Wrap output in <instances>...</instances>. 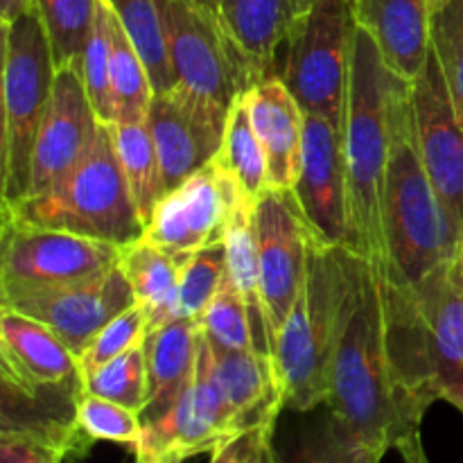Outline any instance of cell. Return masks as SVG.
<instances>
[{
  "mask_svg": "<svg viewBox=\"0 0 463 463\" xmlns=\"http://www.w3.org/2000/svg\"><path fill=\"white\" fill-rule=\"evenodd\" d=\"M330 416L360 443L402 463H430L423 446L425 407L410 396L387 346L378 260H362L330 366Z\"/></svg>",
  "mask_w": 463,
  "mask_h": 463,
  "instance_id": "6da1fadb",
  "label": "cell"
},
{
  "mask_svg": "<svg viewBox=\"0 0 463 463\" xmlns=\"http://www.w3.org/2000/svg\"><path fill=\"white\" fill-rule=\"evenodd\" d=\"M461 231L420 158L410 81L396 77L389 99V158L383 184L384 262L407 285L419 283L452 260Z\"/></svg>",
  "mask_w": 463,
  "mask_h": 463,
  "instance_id": "7a4b0ae2",
  "label": "cell"
},
{
  "mask_svg": "<svg viewBox=\"0 0 463 463\" xmlns=\"http://www.w3.org/2000/svg\"><path fill=\"white\" fill-rule=\"evenodd\" d=\"M362 260L312 233L306 280L274 346L289 410L312 411L328 401L330 366Z\"/></svg>",
  "mask_w": 463,
  "mask_h": 463,
  "instance_id": "3957f363",
  "label": "cell"
},
{
  "mask_svg": "<svg viewBox=\"0 0 463 463\" xmlns=\"http://www.w3.org/2000/svg\"><path fill=\"white\" fill-rule=\"evenodd\" d=\"M396 75L378 45L357 25L344 107L342 140L348 179V249L366 260H384L383 184L389 158V99Z\"/></svg>",
  "mask_w": 463,
  "mask_h": 463,
  "instance_id": "277c9868",
  "label": "cell"
},
{
  "mask_svg": "<svg viewBox=\"0 0 463 463\" xmlns=\"http://www.w3.org/2000/svg\"><path fill=\"white\" fill-rule=\"evenodd\" d=\"M0 213L27 224L68 231L120 247L136 242L145 233L109 125H102L89 154L57 185Z\"/></svg>",
  "mask_w": 463,
  "mask_h": 463,
  "instance_id": "5b68a950",
  "label": "cell"
},
{
  "mask_svg": "<svg viewBox=\"0 0 463 463\" xmlns=\"http://www.w3.org/2000/svg\"><path fill=\"white\" fill-rule=\"evenodd\" d=\"M57 63L52 43L41 18L30 7L14 21L3 23V206H16L27 197L36 136L52 98Z\"/></svg>",
  "mask_w": 463,
  "mask_h": 463,
  "instance_id": "8992f818",
  "label": "cell"
},
{
  "mask_svg": "<svg viewBox=\"0 0 463 463\" xmlns=\"http://www.w3.org/2000/svg\"><path fill=\"white\" fill-rule=\"evenodd\" d=\"M355 32V0H315L294 21L280 77L306 113L344 120Z\"/></svg>",
  "mask_w": 463,
  "mask_h": 463,
  "instance_id": "52a82bcc",
  "label": "cell"
},
{
  "mask_svg": "<svg viewBox=\"0 0 463 463\" xmlns=\"http://www.w3.org/2000/svg\"><path fill=\"white\" fill-rule=\"evenodd\" d=\"M120 258V244L3 217L0 301L93 279Z\"/></svg>",
  "mask_w": 463,
  "mask_h": 463,
  "instance_id": "ba28073f",
  "label": "cell"
},
{
  "mask_svg": "<svg viewBox=\"0 0 463 463\" xmlns=\"http://www.w3.org/2000/svg\"><path fill=\"white\" fill-rule=\"evenodd\" d=\"M176 80L199 99L229 113L260 81L215 12L197 0H161Z\"/></svg>",
  "mask_w": 463,
  "mask_h": 463,
  "instance_id": "9c48e42d",
  "label": "cell"
},
{
  "mask_svg": "<svg viewBox=\"0 0 463 463\" xmlns=\"http://www.w3.org/2000/svg\"><path fill=\"white\" fill-rule=\"evenodd\" d=\"M242 197L240 185L215 158L156 203L143 238L185 262L224 240L231 213Z\"/></svg>",
  "mask_w": 463,
  "mask_h": 463,
  "instance_id": "30bf717a",
  "label": "cell"
},
{
  "mask_svg": "<svg viewBox=\"0 0 463 463\" xmlns=\"http://www.w3.org/2000/svg\"><path fill=\"white\" fill-rule=\"evenodd\" d=\"M260 283L271 333L279 337L303 288L312 231L294 190H267L256 203Z\"/></svg>",
  "mask_w": 463,
  "mask_h": 463,
  "instance_id": "8fae6325",
  "label": "cell"
},
{
  "mask_svg": "<svg viewBox=\"0 0 463 463\" xmlns=\"http://www.w3.org/2000/svg\"><path fill=\"white\" fill-rule=\"evenodd\" d=\"M410 312L416 348L439 401L463 410V288L448 262L410 285Z\"/></svg>",
  "mask_w": 463,
  "mask_h": 463,
  "instance_id": "7c38bea8",
  "label": "cell"
},
{
  "mask_svg": "<svg viewBox=\"0 0 463 463\" xmlns=\"http://www.w3.org/2000/svg\"><path fill=\"white\" fill-rule=\"evenodd\" d=\"M416 145L439 197L463 229V118L448 89L437 52L410 84Z\"/></svg>",
  "mask_w": 463,
  "mask_h": 463,
  "instance_id": "4fadbf2b",
  "label": "cell"
},
{
  "mask_svg": "<svg viewBox=\"0 0 463 463\" xmlns=\"http://www.w3.org/2000/svg\"><path fill=\"white\" fill-rule=\"evenodd\" d=\"M136 303L134 289L120 265L93 279L45 292L0 301V307L23 312L59 335L77 355L86 351L95 335L120 312Z\"/></svg>",
  "mask_w": 463,
  "mask_h": 463,
  "instance_id": "5bb4252c",
  "label": "cell"
},
{
  "mask_svg": "<svg viewBox=\"0 0 463 463\" xmlns=\"http://www.w3.org/2000/svg\"><path fill=\"white\" fill-rule=\"evenodd\" d=\"M229 113L217 111L184 86L154 93L147 127L161 161L165 194L215 161Z\"/></svg>",
  "mask_w": 463,
  "mask_h": 463,
  "instance_id": "9a60e30c",
  "label": "cell"
},
{
  "mask_svg": "<svg viewBox=\"0 0 463 463\" xmlns=\"http://www.w3.org/2000/svg\"><path fill=\"white\" fill-rule=\"evenodd\" d=\"M307 226L319 240L348 247V179L342 122L306 113L301 176L294 185Z\"/></svg>",
  "mask_w": 463,
  "mask_h": 463,
  "instance_id": "2e32d148",
  "label": "cell"
},
{
  "mask_svg": "<svg viewBox=\"0 0 463 463\" xmlns=\"http://www.w3.org/2000/svg\"><path fill=\"white\" fill-rule=\"evenodd\" d=\"M238 434L242 432L229 401L199 353L197 375L190 387L165 414L143 423V439L134 455L136 461H145L165 452H181L190 459L213 452Z\"/></svg>",
  "mask_w": 463,
  "mask_h": 463,
  "instance_id": "e0dca14e",
  "label": "cell"
},
{
  "mask_svg": "<svg viewBox=\"0 0 463 463\" xmlns=\"http://www.w3.org/2000/svg\"><path fill=\"white\" fill-rule=\"evenodd\" d=\"M102 125L86 93L80 68H57L52 98L36 136L27 197L57 185L89 154Z\"/></svg>",
  "mask_w": 463,
  "mask_h": 463,
  "instance_id": "ac0fdd59",
  "label": "cell"
},
{
  "mask_svg": "<svg viewBox=\"0 0 463 463\" xmlns=\"http://www.w3.org/2000/svg\"><path fill=\"white\" fill-rule=\"evenodd\" d=\"M3 407L0 434H21L57 446L66 457H84L93 446L77 425V405L84 396L80 384H21L0 378Z\"/></svg>",
  "mask_w": 463,
  "mask_h": 463,
  "instance_id": "d6986e66",
  "label": "cell"
},
{
  "mask_svg": "<svg viewBox=\"0 0 463 463\" xmlns=\"http://www.w3.org/2000/svg\"><path fill=\"white\" fill-rule=\"evenodd\" d=\"M199 353L220 383L240 432L274 428L280 410H285V392L276 357L258 348L231 351L215 346L203 333Z\"/></svg>",
  "mask_w": 463,
  "mask_h": 463,
  "instance_id": "ffe728a7",
  "label": "cell"
},
{
  "mask_svg": "<svg viewBox=\"0 0 463 463\" xmlns=\"http://www.w3.org/2000/svg\"><path fill=\"white\" fill-rule=\"evenodd\" d=\"M0 378L21 384L84 383L80 355L54 330L7 307H0Z\"/></svg>",
  "mask_w": 463,
  "mask_h": 463,
  "instance_id": "44dd1931",
  "label": "cell"
},
{
  "mask_svg": "<svg viewBox=\"0 0 463 463\" xmlns=\"http://www.w3.org/2000/svg\"><path fill=\"white\" fill-rule=\"evenodd\" d=\"M249 116L260 138L269 190H294L301 176L306 111L280 75H267L247 93Z\"/></svg>",
  "mask_w": 463,
  "mask_h": 463,
  "instance_id": "7402d4cb",
  "label": "cell"
},
{
  "mask_svg": "<svg viewBox=\"0 0 463 463\" xmlns=\"http://www.w3.org/2000/svg\"><path fill=\"white\" fill-rule=\"evenodd\" d=\"M355 16L389 71L410 84L419 80L432 52L428 0H355Z\"/></svg>",
  "mask_w": 463,
  "mask_h": 463,
  "instance_id": "603a6c76",
  "label": "cell"
},
{
  "mask_svg": "<svg viewBox=\"0 0 463 463\" xmlns=\"http://www.w3.org/2000/svg\"><path fill=\"white\" fill-rule=\"evenodd\" d=\"M202 328L199 321L179 319L152 330L145 342L149 369V402L143 423L165 414L197 375Z\"/></svg>",
  "mask_w": 463,
  "mask_h": 463,
  "instance_id": "cb8c5ba5",
  "label": "cell"
},
{
  "mask_svg": "<svg viewBox=\"0 0 463 463\" xmlns=\"http://www.w3.org/2000/svg\"><path fill=\"white\" fill-rule=\"evenodd\" d=\"M215 14L258 77L271 75L276 52L301 14L298 0H215Z\"/></svg>",
  "mask_w": 463,
  "mask_h": 463,
  "instance_id": "d4e9b609",
  "label": "cell"
},
{
  "mask_svg": "<svg viewBox=\"0 0 463 463\" xmlns=\"http://www.w3.org/2000/svg\"><path fill=\"white\" fill-rule=\"evenodd\" d=\"M120 269L125 271L134 289L136 303L147 315L149 333L179 319V288L184 262L140 238L122 247Z\"/></svg>",
  "mask_w": 463,
  "mask_h": 463,
  "instance_id": "484cf974",
  "label": "cell"
},
{
  "mask_svg": "<svg viewBox=\"0 0 463 463\" xmlns=\"http://www.w3.org/2000/svg\"><path fill=\"white\" fill-rule=\"evenodd\" d=\"M256 203L253 199L242 197L238 206L231 213L226 224L224 244L226 262H229V276L247 301L249 315H251L253 339L256 348L262 353L274 355V333H271L269 317L265 310L260 283V256H258V235H256Z\"/></svg>",
  "mask_w": 463,
  "mask_h": 463,
  "instance_id": "4316f807",
  "label": "cell"
},
{
  "mask_svg": "<svg viewBox=\"0 0 463 463\" xmlns=\"http://www.w3.org/2000/svg\"><path fill=\"white\" fill-rule=\"evenodd\" d=\"M109 129L136 211L143 224H147L156 203L165 197V181L152 131L147 122H113Z\"/></svg>",
  "mask_w": 463,
  "mask_h": 463,
  "instance_id": "83f0119b",
  "label": "cell"
},
{
  "mask_svg": "<svg viewBox=\"0 0 463 463\" xmlns=\"http://www.w3.org/2000/svg\"><path fill=\"white\" fill-rule=\"evenodd\" d=\"M109 5L143 57L154 93L175 89L179 80L172 66L161 0H109Z\"/></svg>",
  "mask_w": 463,
  "mask_h": 463,
  "instance_id": "f1b7e54d",
  "label": "cell"
},
{
  "mask_svg": "<svg viewBox=\"0 0 463 463\" xmlns=\"http://www.w3.org/2000/svg\"><path fill=\"white\" fill-rule=\"evenodd\" d=\"M247 93L240 95L231 107L224 138L215 158L233 176L244 197L258 202L269 190V172H267L265 149L249 116Z\"/></svg>",
  "mask_w": 463,
  "mask_h": 463,
  "instance_id": "f546056e",
  "label": "cell"
},
{
  "mask_svg": "<svg viewBox=\"0 0 463 463\" xmlns=\"http://www.w3.org/2000/svg\"><path fill=\"white\" fill-rule=\"evenodd\" d=\"M111 90L116 122H147L154 99L152 77L116 14L111 23Z\"/></svg>",
  "mask_w": 463,
  "mask_h": 463,
  "instance_id": "4dcf8cb0",
  "label": "cell"
},
{
  "mask_svg": "<svg viewBox=\"0 0 463 463\" xmlns=\"http://www.w3.org/2000/svg\"><path fill=\"white\" fill-rule=\"evenodd\" d=\"M48 30L57 68L81 71V54L90 34L99 0H34Z\"/></svg>",
  "mask_w": 463,
  "mask_h": 463,
  "instance_id": "1f68e13d",
  "label": "cell"
},
{
  "mask_svg": "<svg viewBox=\"0 0 463 463\" xmlns=\"http://www.w3.org/2000/svg\"><path fill=\"white\" fill-rule=\"evenodd\" d=\"M84 392L125 405L143 416L149 402L147 353L143 346L84 373Z\"/></svg>",
  "mask_w": 463,
  "mask_h": 463,
  "instance_id": "d6a6232c",
  "label": "cell"
},
{
  "mask_svg": "<svg viewBox=\"0 0 463 463\" xmlns=\"http://www.w3.org/2000/svg\"><path fill=\"white\" fill-rule=\"evenodd\" d=\"M111 5L109 0H99L90 34L84 45V54H81V80H84L90 104L104 125L116 122L111 90Z\"/></svg>",
  "mask_w": 463,
  "mask_h": 463,
  "instance_id": "836d02e7",
  "label": "cell"
},
{
  "mask_svg": "<svg viewBox=\"0 0 463 463\" xmlns=\"http://www.w3.org/2000/svg\"><path fill=\"white\" fill-rule=\"evenodd\" d=\"M226 276H229V262H226L224 240L193 253L181 269L179 317L193 321L202 319Z\"/></svg>",
  "mask_w": 463,
  "mask_h": 463,
  "instance_id": "e575fe53",
  "label": "cell"
},
{
  "mask_svg": "<svg viewBox=\"0 0 463 463\" xmlns=\"http://www.w3.org/2000/svg\"><path fill=\"white\" fill-rule=\"evenodd\" d=\"M199 328L215 346L231 348V351H251V348H256L247 301H244L238 285L231 280V276H226L220 292L215 294L211 306L206 307L203 317L199 319Z\"/></svg>",
  "mask_w": 463,
  "mask_h": 463,
  "instance_id": "d590c367",
  "label": "cell"
},
{
  "mask_svg": "<svg viewBox=\"0 0 463 463\" xmlns=\"http://www.w3.org/2000/svg\"><path fill=\"white\" fill-rule=\"evenodd\" d=\"M77 425L93 443H118L131 448V452H136L143 439V416L138 411L86 392L77 405Z\"/></svg>",
  "mask_w": 463,
  "mask_h": 463,
  "instance_id": "8d00e7d4",
  "label": "cell"
},
{
  "mask_svg": "<svg viewBox=\"0 0 463 463\" xmlns=\"http://www.w3.org/2000/svg\"><path fill=\"white\" fill-rule=\"evenodd\" d=\"M149 337V321L143 307L134 303L125 312L109 321L102 330L93 337V342L86 346V351L80 355L81 373L99 369L107 362L143 346Z\"/></svg>",
  "mask_w": 463,
  "mask_h": 463,
  "instance_id": "74e56055",
  "label": "cell"
},
{
  "mask_svg": "<svg viewBox=\"0 0 463 463\" xmlns=\"http://www.w3.org/2000/svg\"><path fill=\"white\" fill-rule=\"evenodd\" d=\"M383 457L357 441L339 420L330 416L321 428L303 439L292 463H380Z\"/></svg>",
  "mask_w": 463,
  "mask_h": 463,
  "instance_id": "f35d334b",
  "label": "cell"
},
{
  "mask_svg": "<svg viewBox=\"0 0 463 463\" xmlns=\"http://www.w3.org/2000/svg\"><path fill=\"white\" fill-rule=\"evenodd\" d=\"M432 48L463 118V0H450L432 14Z\"/></svg>",
  "mask_w": 463,
  "mask_h": 463,
  "instance_id": "ab89813d",
  "label": "cell"
},
{
  "mask_svg": "<svg viewBox=\"0 0 463 463\" xmlns=\"http://www.w3.org/2000/svg\"><path fill=\"white\" fill-rule=\"evenodd\" d=\"M66 452L39 439L0 434V463H63Z\"/></svg>",
  "mask_w": 463,
  "mask_h": 463,
  "instance_id": "60d3db41",
  "label": "cell"
},
{
  "mask_svg": "<svg viewBox=\"0 0 463 463\" xmlns=\"http://www.w3.org/2000/svg\"><path fill=\"white\" fill-rule=\"evenodd\" d=\"M274 428H258L249 430V432L238 434V437L229 439L226 443H222L220 448L211 452V461L208 463H249L253 450L260 443L262 434L271 432Z\"/></svg>",
  "mask_w": 463,
  "mask_h": 463,
  "instance_id": "b9f144b4",
  "label": "cell"
},
{
  "mask_svg": "<svg viewBox=\"0 0 463 463\" xmlns=\"http://www.w3.org/2000/svg\"><path fill=\"white\" fill-rule=\"evenodd\" d=\"M249 463H280L279 455H276V450H274V430L262 434L260 443H258L256 450H253Z\"/></svg>",
  "mask_w": 463,
  "mask_h": 463,
  "instance_id": "7bdbcfd3",
  "label": "cell"
},
{
  "mask_svg": "<svg viewBox=\"0 0 463 463\" xmlns=\"http://www.w3.org/2000/svg\"><path fill=\"white\" fill-rule=\"evenodd\" d=\"M34 0H0V23H9L30 7H34Z\"/></svg>",
  "mask_w": 463,
  "mask_h": 463,
  "instance_id": "ee69618b",
  "label": "cell"
},
{
  "mask_svg": "<svg viewBox=\"0 0 463 463\" xmlns=\"http://www.w3.org/2000/svg\"><path fill=\"white\" fill-rule=\"evenodd\" d=\"M450 265V274L455 276L457 283L463 288V231L459 235V242H457V249H455V256H452V260L448 262Z\"/></svg>",
  "mask_w": 463,
  "mask_h": 463,
  "instance_id": "f6af8a7d",
  "label": "cell"
},
{
  "mask_svg": "<svg viewBox=\"0 0 463 463\" xmlns=\"http://www.w3.org/2000/svg\"><path fill=\"white\" fill-rule=\"evenodd\" d=\"M188 457L181 455V452H165V455H158L154 459H145V461H136V463H184Z\"/></svg>",
  "mask_w": 463,
  "mask_h": 463,
  "instance_id": "bcb514c9",
  "label": "cell"
},
{
  "mask_svg": "<svg viewBox=\"0 0 463 463\" xmlns=\"http://www.w3.org/2000/svg\"><path fill=\"white\" fill-rule=\"evenodd\" d=\"M428 3H430V12H432V14H437L439 9H443V7H446V5L450 3V0H428Z\"/></svg>",
  "mask_w": 463,
  "mask_h": 463,
  "instance_id": "7dc6e473",
  "label": "cell"
},
{
  "mask_svg": "<svg viewBox=\"0 0 463 463\" xmlns=\"http://www.w3.org/2000/svg\"><path fill=\"white\" fill-rule=\"evenodd\" d=\"M199 5H203L206 9H211V12H215V0H197Z\"/></svg>",
  "mask_w": 463,
  "mask_h": 463,
  "instance_id": "c3c4849f",
  "label": "cell"
},
{
  "mask_svg": "<svg viewBox=\"0 0 463 463\" xmlns=\"http://www.w3.org/2000/svg\"><path fill=\"white\" fill-rule=\"evenodd\" d=\"M312 3H315V0H298V7H301V12H306Z\"/></svg>",
  "mask_w": 463,
  "mask_h": 463,
  "instance_id": "681fc988",
  "label": "cell"
},
{
  "mask_svg": "<svg viewBox=\"0 0 463 463\" xmlns=\"http://www.w3.org/2000/svg\"><path fill=\"white\" fill-rule=\"evenodd\" d=\"M461 411H463V410H461Z\"/></svg>",
  "mask_w": 463,
  "mask_h": 463,
  "instance_id": "f907efd6",
  "label": "cell"
}]
</instances>
